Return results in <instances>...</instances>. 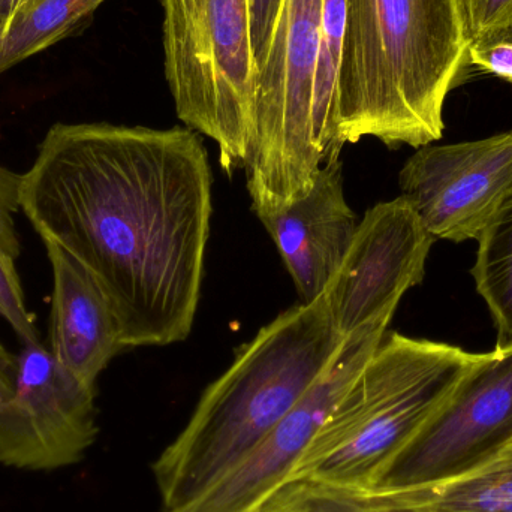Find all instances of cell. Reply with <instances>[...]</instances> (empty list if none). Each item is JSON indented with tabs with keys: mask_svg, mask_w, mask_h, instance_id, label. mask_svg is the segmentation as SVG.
<instances>
[{
	"mask_svg": "<svg viewBox=\"0 0 512 512\" xmlns=\"http://www.w3.org/2000/svg\"><path fill=\"white\" fill-rule=\"evenodd\" d=\"M248 6L256 77L267 59L283 0H248Z\"/></svg>",
	"mask_w": 512,
	"mask_h": 512,
	"instance_id": "7402d4cb",
	"label": "cell"
},
{
	"mask_svg": "<svg viewBox=\"0 0 512 512\" xmlns=\"http://www.w3.org/2000/svg\"><path fill=\"white\" fill-rule=\"evenodd\" d=\"M382 321L345 337L336 357L297 405L237 468L179 512H255L288 483L334 406L388 331Z\"/></svg>",
	"mask_w": 512,
	"mask_h": 512,
	"instance_id": "30bf717a",
	"label": "cell"
},
{
	"mask_svg": "<svg viewBox=\"0 0 512 512\" xmlns=\"http://www.w3.org/2000/svg\"><path fill=\"white\" fill-rule=\"evenodd\" d=\"M512 444V346L480 355L372 487L426 489L463 477Z\"/></svg>",
	"mask_w": 512,
	"mask_h": 512,
	"instance_id": "52a82bcc",
	"label": "cell"
},
{
	"mask_svg": "<svg viewBox=\"0 0 512 512\" xmlns=\"http://www.w3.org/2000/svg\"><path fill=\"white\" fill-rule=\"evenodd\" d=\"M322 0H283L264 66L255 77L243 170L255 213L309 194L322 167L315 101Z\"/></svg>",
	"mask_w": 512,
	"mask_h": 512,
	"instance_id": "8992f818",
	"label": "cell"
},
{
	"mask_svg": "<svg viewBox=\"0 0 512 512\" xmlns=\"http://www.w3.org/2000/svg\"><path fill=\"white\" fill-rule=\"evenodd\" d=\"M460 9L469 44L490 30L512 24V0H460Z\"/></svg>",
	"mask_w": 512,
	"mask_h": 512,
	"instance_id": "44dd1931",
	"label": "cell"
},
{
	"mask_svg": "<svg viewBox=\"0 0 512 512\" xmlns=\"http://www.w3.org/2000/svg\"><path fill=\"white\" fill-rule=\"evenodd\" d=\"M343 340L321 295L289 307L240 346L153 463L164 512L188 507L248 459L330 366Z\"/></svg>",
	"mask_w": 512,
	"mask_h": 512,
	"instance_id": "3957f363",
	"label": "cell"
},
{
	"mask_svg": "<svg viewBox=\"0 0 512 512\" xmlns=\"http://www.w3.org/2000/svg\"><path fill=\"white\" fill-rule=\"evenodd\" d=\"M394 492L405 512H512V444L456 480Z\"/></svg>",
	"mask_w": 512,
	"mask_h": 512,
	"instance_id": "5bb4252c",
	"label": "cell"
},
{
	"mask_svg": "<svg viewBox=\"0 0 512 512\" xmlns=\"http://www.w3.org/2000/svg\"><path fill=\"white\" fill-rule=\"evenodd\" d=\"M477 291L486 300L496 331V349L512 346V194L478 237L472 268Z\"/></svg>",
	"mask_w": 512,
	"mask_h": 512,
	"instance_id": "2e32d148",
	"label": "cell"
},
{
	"mask_svg": "<svg viewBox=\"0 0 512 512\" xmlns=\"http://www.w3.org/2000/svg\"><path fill=\"white\" fill-rule=\"evenodd\" d=\"M212 186L192 129L56 123L23 174L20 210L92 274L125 349L168 346L194 327Z\"/></svg>",
	"mask_w": 512,
	"mask_h": 512,
	"instance_id": "6da1fadb",
	"label": "cell"
},
{
	"mask_svg": "<svg viewBox=\"0 0 512 512\" xmlns=\"http://www.w3.org/2000/svg\"><path fill=\"white\" fill-rule=\"evenodd\" d=\"M105 0H32L0 41V75L90 23Z\"/></svg>",
	"mask_w": 512,
	"mask_h": 512,
	"instance_id": "9a60e30c",
	"label": "cell"
},
{
	"mask_svg": "<svg viewBox=\"0 0 512 512\" xmlns=\"http://www.w3.org/2000/svg\"><path fill=\"white\" fill-rule=\"evenodd\" d=\"M255 512L405 511L394 490L295 478L268 496Z\"/></svg>",
	"mask_w": 512,
	"mask_h": 512,
	"instance_id": "e0dca14e",
	"label": "cell"
},
{
	"mask_svg": "<svg viewBox=\"0 0 512 512\" xmlns=\"http://www.w3.org/2000/svg\"><path fill=\"white\" fill-rule=\"evenodd\" d=\"M399 185L433 239L478 240L512 194V132L421 147L400 171Z\"/></svg>",
	"mask_w": 512,
	"mask_h": 512,
	"instance_id": "8fae6325",
	"label": "cell"
},
{
	"mask_svg": "<svg viewBox=\"0 0 512 512\" xmlns=\"http://www.w3.org/2000/svg\"><path fill=\"white\" fill-rule=\"evenodd\" d=\"M469 65L512 83V24L474 39L468 47Z\"/></svg>",
	"mask_w": 512,
	"mask_h": 512,
	"instance_id": "d6986e66",
	"label": "cell"
},
{
	"mask_svg": "<svg viewBox=\"0 0 512 512\" xmlns=\"http://www.w3.org/2000/svg\"><path fill=\"white\" fill-rule=\"evenodd\" d=\"M32 0H0V41Z\"/></svg>",
	"mask_w": 512,
	"mask_h": 512,
	"instance_id": "cb8c5ba5",
	"label": "cell"
},
{
	"mask_svg": "<svg viewBox=\"0 0 512 512\" xmlns=\"http://www.w3.org/2000/svg\"><path fill=\"white\" fill-rule=\"evenodd\" d=\"M294 282L301 303L318 300L348 251L357 216L343 191L342 162H325L309 194L256 213Z\"/></svg>",
	"mask_w": 512,
	"mask_h": 512,
	"instance_id": "7c38bea8",
	"label": "cell"
},
{
	"mask_svg": "<svg viewBox=\"0 0 512 512\" xmlns=\"http://www.w3.org/2000/svg\"><path fill=\"white\" fill-rule=\"evenodd\" d=\"M53 271L50 352L60 366L89 387L125 351L110 301L92 274L68 252L44 242Z\"/></svg>",
	"mask_w": 512,
	"mask_h": 512,
	"instance_id": "4fadbf2b",
	"label": "cell"
},
{
	"mask_svg": "<svg viewBox=\"0 0 512 512\" xmlns=\"http://www.w3.org/2000/svg\"><path fill=\"white\" fill-rule=\"evenodd\" d=\"M15 259L0 251V316L11 325L23 343L39 342L35 318L27 310Z\"/></svg>",
	"mask_w": 512,
	"mask_h": 512,
	"instance_id": "ac0fdd59",
	"label": "cell"
},
{
	"mask_svg": "<svg viewBox=\"0 0 512 512\" xmlns=\"http://www.w3.org/2000/svg\"><path fill=\"white\" fill-rule=\"evenodd\" d=\"M481 354L385 334L298 463L295 478L372 487Z\"/></svg>",
	"mask_w": 512,
	"mask_h": 512,
	"instance_id": "277c9868",
	"label": "cell"
},
{
	"mask_svg": "<svg viewBox=\"0 0 512 512\" xmlns=\"http://www.w3.org/2000/svg\"><path fill=\"white\" fill-rule=\"evenodd\" d=\"M468 47L460 0H345L325 162L364 137L391 149L441 140Z\"/></svg>",
	"mask_w": 512,
	"mask_h": 512,
	"instance_id": "7a4b0ae2",
	"label": "cell"
},
{
	"mask_svg": "<svg viewBox=\"0 0 512 512\" xmlns=\"http://www.w3.org/2000/svg\"><path fill=\"white\" fill-rule=\"evenodd\" d=\"M96 388L60 366L41 342L23 343L14 393L0 405V463L51 471L83 459L98 435Z\"/></svg>",
	"mask_w": 512,
	"mask_h": 512,
	"instance_id": "ba28073f",
	"label": "cell"
},
{
	"mask_svg": "<svg viewBox=\"0 0 512 512\" xmlns=\"http://www.w3.org/2000/svg\"><path fill=\"white\" fill-rule=\"evenodd\" d=\"M433 243L402 195L367 210L322 294L337 333L391 322L406 291L423 282Z\"/></svg>",
	"mask_w": 512,
	"mask_h": 512,
	"instance_id": "9c48e42d",
	"label": "cell"
},
{
	"mask_svg": "<svg viewBox=\"0 0 512 512\" xmlns=\"http://www.w3.org/2000/svg\"><path fill=\"white\" fill-rule=\"evenodd\" d=\"M168 89L186 128L219 149L228 174L243 170L255 60L248 0H161Z\"/></svg>",
	"mask_w": 512,
	"mask_h": 512,
	"instance_id": "5b68a950",
	"label": "cell"
},
{
	"mask_svg": "<svg viewBox=\"0 0 512 512\" xmlns=\"http://www.w3.org/2000/svg\"><path fill=\"white\" fill-rule=\"evenodd\" d=\"M21 179V174L0 167V251L14 259L21 252L14 219L20 210Z\"/></svg>",
	"mask_w": 512,
	"mask_h": 512,
	"instance_id": "ffe728a7",
	"label": "cell"
},
{
	"mask_svg": "<svg viewBox=\"0 0 512 512\" xmlns=\"http://www.w3.org/2000/svg\"><path fill=\"white\" fill-rule=\"evenodd\" d=\"M17 375V357L6 351L0 343V405L8 402L14 393Z\"/></svg>",
	"mask_w": 512,
	"mask_h": 512,
	"instance_id": "603a6c76",
	"label": "cell"
}]
</instances>
